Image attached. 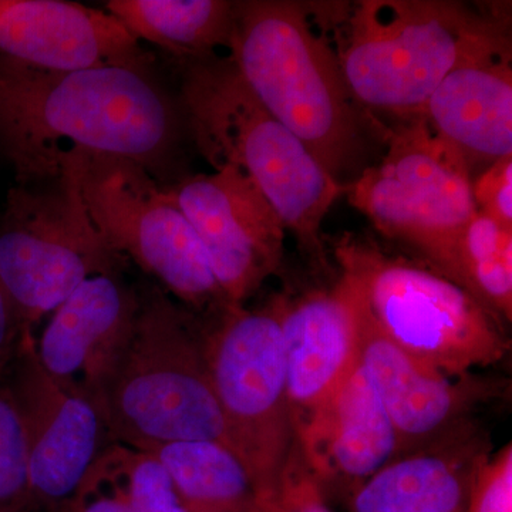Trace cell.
<instances>
[{"label":"cell","instance_id":"6da1fadb","mask_svg":"<svg viewBox=\"0 0 512 512\" xmlns=\"http://www.w3.org/2000/svg\"><path fill=\"white\" fill-rule=\"evenodd\" d=\"M187 138L180 99L154 72L42 69L0 56V156L18 185L59 177L62 158L79 150L128 158L173 184Z\"/></svg>","mask_w":512,"mask_h":512},{"label":"cell","instance_id":"7a4b0ae2","mask_svg":"<svg viewBox=\"0 0 512 512\" xmlns=\"http://www.w3.org/2000/svg\"><path fill=\"white\" fill-rule=\"evenodd\" d=\"M229 57L259 103L339 184L348 187L370 167L372 141L386 127L357 103L303 3L235 2Z\"/></svg>","mask_w":512,"mask_h":512},{"label":"cell","instance_id":"3957f363","mask_svg":"<svg viewBox=\"0 0 512 512\" xmlns=\"http://www.w3.org/2000/svg\"><path fill=\"white\" fill-rule=\"evenodd\" d=\"M190 140L215 171L232 167L274 207L303 252L325 264L322 222L346 192L301 140L259 103L231 57L180 63Z\"/></svg>","mask_w":512,"mask_h":512},{"label":"cell","instance_id":"277c9868","mask_svg":"<svg viewBox=\"0 0 512 512\" xmlns=\"http://www.w3.org/2000/svg\"><path fill=\"white\" fill-rule=\"evenodd\" d=\"M138 291L133 329L97 402L111 439L146 453L178 441L229 448L208 365L205 320L153 281L138 284Z\"/></svg>","mask_w":512,"mask_h":512},{"label":"cell","instance_id":"5b68a950","mask_svg":"<svg viewBox=\"0 0 512 512\" xmlns=\"http://www.w3.org/2000/svg\"><path fill=\"white\" fill-rule=\"evenodd\" d=\"M508 35L497 13L453 0H360L339 30L343 76L370 116L416 119L468 57ZM377 120V119H376Z\"/></svg>","mask_w":512,"mask_h":512},{"label":"cell","instance_id":"8992f818","mask_svg":"<svg viewBox=\"0 0 512 512\" xmlns=\"http://www.w3.org/2000/svg\"><path fill=\"white\" fill-rule=\"evenodd\" d=\"M335 255L376 329L414 359L464 376L497 365L510 352L503 320L429 265L350 237L335 244Z\"/></svg>","mask_w":512,"mask_h":512},{"label":"cell","instance_id":"52a82bcc","mask_svg":"<svg viewBox=\"0 0 512 512\" xmlns=\"http://www.w3.org/2000/svg\"><path fill=\"white\" fill-rule=\"evenodd\" d=\"M70 156L90 220L117 255L204 320L232 308L194 228L143 165L80 150Z\"/></svg>","mask_w":512,"mask_h":512},{"label":"cell","instance_id":"ba28073f","mask_svg":"<svg viewBox=\"0 0 512 512\" xmlns=\"http://www.w3.org/2000/svg\"><path fill=\"white\" fill-rule=\"evenodd\" d=\"M282 305L284 295H276L259 308L232 306L205 320L208 365L229 448L247 468L256 504L276 493L296 446Z\"/></svg>","mask_w":512,"mask_h":512},{"label":"cell","instance_id":"9c48e42d","mask_svg":"<svg viewBox=\"0 0 512 512\" xmlns=\"http://www.w3.org/2000/svg\"><path fill=\"white\" fill-rule=\"evenodd\" d=\"M60 165L53 180L13 187L0 212V288L30 332L90 276L127 264L94 228L72 156Z\"/></svg>","mask_w":512,"mask_h":512},{"label":"cell","instance_id":"30bf717a","mask_svg":"<svg viewBox=\"0 0 512 512\" xmlns=\"http://www.w3.org/2000/svg\"><path fill=\"white\" fill-rule=\"evenodd\" d=\"M387 151L345 194L384 237L420 252L443 275L461 231L477 214L473 171L423 117L387 128Z\"/></svg>","mask_w":512,"mask_h":512},{"label":"cell","instance_id":"8fae6325","mask_svg":"<svg viewBox=\"0 0 512 512\" xmlns=\"http://www.w3.org/2000/svg\"><path fill=\"white\" fill-rule=\"evenodd\" d=\"M164 188L194 228L229 305L245 306L284 259L286 228L274 207L232 167Z\"/></svg>","mask_w":512,"mask_h":512},{"label":"cell","instance_id":"7c38bea8","mask_svg":"<svg viewBox=\"0 0 512 512\" xmlns=\"http://www.w3.org/2000/svg\"><path fill=\"white\" fill-rule=\"evenodd\" d=\"M18 406L29 457L33 510L52 512L72 497L84 474L114 441L97 404L53 379L26 332L5 373Z\"/></svg>","mask_w":512,"mask_h":512},{"label":"cell","instance_id":"4fadbf2b","mask_svg":"<svg viewBox=\"0 0 512 512\" xmlns=\"http://www.w3.org/2000/svg\"><path fill=\"white\" fill-rule=\"evenodd\" d=\"M359 362L396 431V458L473 429L478 407L503 392L495 380L450 376L407 355L376 329L363 305Z\"/></svg>","mask_w":512,"mask_h":512},{"label":"cell","instance_id":"5bb4252c","mask_svg":"<svg viewBox=\"0 0 512 512\" xmlns=\"http://www.w3.org/2000/svg\"><path fill=\"white\" fill-rule=\"evenodd\" d=\"M360 325L362 298L346 272L329 288L284 296L286 390L296 434L359 363Z\"/></svg>","mask_w":512,"mask_h":512},{"label":"cell","instance_id":"9a60e30c","mask_svg":"<svg viewBox=\"0 0 512 512\" xmlns=\"http://www.w3.org/2000/svg\"><path fill=\"white\" fill-rule=\"evenodd\" d=\"M138 306V284L128 281L123 268L90 276L52 312L36 340L40 363L57 382L97 404Z\"/></svg>","mask_w":512,"mask_h":512},{"label":"cell","instance_id":"2e32d148","mask_svg":"<svg viewBox=\"0 0 512 512\" xmlns=\"http://www.w3.org/2000/svg\"><path fill=\"white\" fill-rule=\"evenodd\" d=\"M0 56L42 69L154 72L153 56L119 20L64 0H0Z\"/></svg>","mask_w":512,"mask_h":512},{"label":"cell","instance_id":"e0dca14e","mask_svg":"<svg viewBox=\"0 0 512 512\" xmlns=\"http://www.w3.org/2000/svg\"><path fill=\"white\" fill-rule=\"evenodd\" d=\"M296 447L323 494L340 490L349 500L396 460V431L360 362L298 431Z\"/></svg>","mask_w":512,"mask_h":512},{"label":"cell","instance_id":"ac0fdd59","mask_svg":"<svg viewBox=\"0 0 512 512\" xmlns=\"http://www.w3.org/2000/svg\"><path fill=\"white\" fill-rule=\"evenodd\" d=\"M421 117L471 171L512 156L510 36L498 37L448 74Z\"/></svg>","mask_w":512,"mask_h":512},{"label":"cell","instance_id":"d6986e66","mask_svg":"<svg viewBox=\"0 0 512 512\" xmlns=\"http://www.w3.org/2000/svg\"><path fill=\"white\" fill-rule=\"evenodd\" d=\"M490 451L478 430L396 458L350 497V512H464L471 476Z\"/></svg>","mask_w":512,"mask_h":512},{"label":"cell","instance_id":"ffe728a7","mask_svg":"<svg viewBox=\"0 0 512 512\" xmlns=\"http://www.w3.org/2000/svg\"><path fill=\"white\" fill-rule=\"evenodd\" d=\"M104 10L138 42L146 40L180 63L210 59L220 47H231L235 2L110 0Z\"/></svg>","mask_w":512,"mask_h":512},{"label":"cell","instance_id":"44dd1931","mask_svg":"<svg viewBox=\"0 0 512 512\" xmlns=\"http://www.w3.org/2000/svg\"><path fill=\"white\" fill-rule=\"evenodd\" d=\"M163 467L185 512H255L247 468L224 444L178 441L150 451Z\"/></svg>","mask_w":512,"mask_h":512},{"label":"cell","instance_id":"7402d4cb","mask_svg":"<svg viewBox=\"0 0 512 512\" xmlns=\"http://www.w3.org/2000/svg\"><path fill=\"white\" fill-rule=\"evenodd\" d=\"M443 276L504 323L512 319V229L477 212L461 231Z\"/></svg>","mask_w":512,"mask_h":512},{"label":"cell","instance_id":"603a6c76","mask_svg":"<svg viewBox=\"0 0 512 512\" xmlns=\"http://www.w3.org/2000/svg\"><path fill=\"white\" fill-rule=\"evenodd\" d=\"M140 450L110 444L84 474L72 497L52 512H130Z\"/></svg>","mask_w":512,"mask_h":512},{"label":"cell","instance_id":"cb8c5ba5","mask_svg":"<svg viewBox=\"0 0 512 512\" xmlns=\"http://www.w3.org/2000/svg\"><path fill=\"white\" fill-rule=\"evenodd\" d=\"M33 510L29 457L18 406L5 377L0 379V512Z\"/></svg>","mask_w":512,"mask_h":512},{"label":"cell","instance_id":"d4e9b609","mask_svg":"<svg viewBox=\"0 0 512 512\" xmlns=\"http://www.w3.org/2000/svg\"><path fill=\"white\" fill-rule=\"evenodd\" d=\"M464 512H512V444L478 461L468 485Z\"/></svg>","mask_w":512,"mask_h":512},{"label":"cell","instance_id":"484cf974","mask_svg":"<svg viewBox=\"0 0 512 512\" xmlns=\"http://www.w3.org/2000/svg\"><path fill=\"white\" fill-rule=\"evenodd\" d=\"M130 512H185L156 458L140 451L131 485Z\"/></svg>","mask_w":512,"mask_h":512},{"label":"cell","instance_id":"4316f807","mask_svg":"<svg viewBox=\"0 0 512 512\" xmlns=\"http://www.w3.org/2000/svg\"><path fill=\"white\" fill-rule=\"evenodd\" d=\"M473 197L480 214L512 229V156L485 167L473 181Z\"/></svg>","mask_w":512,"mask_h":512},{"label":"cell","instance_id":"83f0119b","mask_svg":"<svg viewBox=\"0 0 512 512\" xmlns=\"http://www.w3.org/2000/svg\"><path fill=\"white\" fill-rule=\"evenodd\" d=\"M276 493L282 495L295 512H333L318 481L303 463L298 447L293 450Z\"/></svg>","mask_w":512,"mask_h":512},{"label":"cell","instance_id":"f1b7e54d","mask_svg":"<svg viewBox=\"0 0 512 512\" xmlns=\"http://www.w3.org/2000/svg\"><path fill=\"white\" fill-rule=\"evenodd\" d=\"M26 332L30 330L23 328L8 296L0 288V379L12 365Z\"/></svg>","mask_w":512,"mask_h":512},{"label":"cell","instance_id":"f546056e","mask_svg":"<svg viewBox=\"0 0 512 512\" xmlns=\"http://www.w3.org/2000/svg\"><path fill=\"white\" fill-rule=\"evenodd\" d=\"M255 512H295L282 495L275 493L269 500L256 504Z\"/></svg>","mask_w":512,"mask_h":512}]
</instances>
